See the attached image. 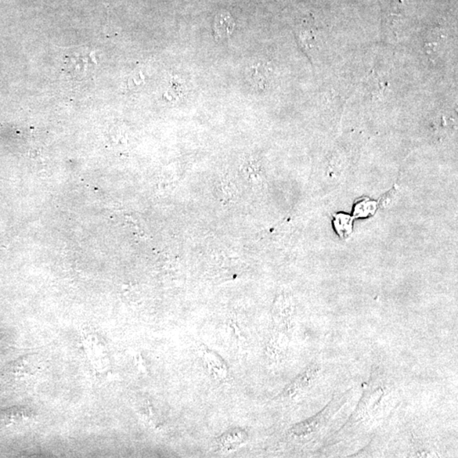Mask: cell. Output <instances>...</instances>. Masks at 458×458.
<instances>
[{"label": "cell", "mask_w": 458, "mask_h": 458, "mask_svg": "<svg viewBox=\"0 0 458 458\" xmlns=\"http://www.w3.org/2000/svg\"><path fill=\"white\" fill-rule=\"evenodd\" d=\"M272 69L268 64L263 61L255 60L248 65L245 76L252 88L257 91H263L271 84Z\"/></svg>", "instance_id": "cell-1"}, {"label": "cell", "mask_w": 458, "mask_h": 458, "mask_svg": "<svg viewBox=\"0 0 458 458\" xmlns=\"http://www.w3.org/2000/svg\"><path fill=\"white\" fill-rule=\"evenodd\" d=\"M247 433L241 428H233L222 434L216 439V445L221 452H231L247 441Z\"/></svg>", "instance_id": "cell-2"}, {"label": "cell", "mask_w": 458, "mask_h": 458, "mask_svg": "<svg viewBox=\"0 0 458 458\" xmlns=\"http://www.w3.org/2000/svg\"><path fill=\"white\" fill-rule=\"evenodd\" d=\"M236 27L233 18L228 12H219L214 21V32L216 38L220 41H225L232 35Z\"/></svg>", "instance_id": "cell-3"}, {"label": "cell", "mask_w": 458, "mask_h": 458, "mask_svg": "<svg viewBox=\"0 0 458 458\" xmlns=\"http://www.w3.org/2000/svg\"><path fill=\"white\" fill-rule=\"evenodd\" d=\"M334 225L339 236L345 239L352 232L353 218L345 214H336L334 216Z\"/></svg>", "instance_id": "cell-4"}, {"label": "cell", "mask_w": 458, "mask_h": 458, "mask_svg": "<svg viewBox=\"0 0 458 458\" xmlns=\"http://www.w3.org/2000/svg\"><path fill=\"white\" fill-rule=\"evenodd\" d=\"M376 209V202L369 199L362 200L356 204L353 218H367V216L374 215Z\"/></svg>", "instance_id": "cell-5"}]
</instances>
